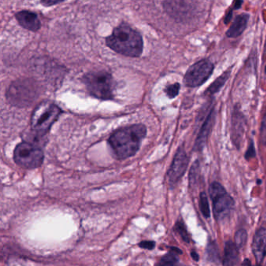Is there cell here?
Listing matches in <instances>:
<instances>
[{
	"instance_id": "21",
	"label": "cell",
	"mask_w": 266,
	"mask_h": 266,
	"mask_svg": "<svg viewBox=\"0 0 266 266\" xmlns=\"http://www.w3.org/2000/svg\"><path fill=\"white\" fill-rule=\"evenodd\" d=\"M247 233L244 229H240L235 233L234 243L238 249L243 248L247 243Z\"/></svg>"
},
{
	"instance_id": "29",
	"label": "cell",
	"mask_w": 266,
	"mask_h": 266,
	"mask_svg": "<svg viewBox=\"0 0 266 266\" xmlns=\"http://www.w3.org/2000/svg\"><path fill=\"white\" fill-rule=\"evenodd\" d=\"M190 256H191V257H192L194 261H199V255H198L197 252L194 251V250H192V251L190 252Z\"/></svg>"
},
{
	"instance_id": "26",
	"label": "cell",
	"mask_w": 266,
	"mask_h": 266,
	"mask_svg": "<svg viewBox=\"0 0 266 266\" xmlns=\"http://www.w3.org/2000/svg\"><path fill=\"white\" fill-rule=\"evenodd\" d=\"M256 156L255 148H254V141H250V145L248 146V149L245 153V159L247 160L253 159Z\"/></svg>"
},
{
	"instance_id": "18",
	"label": "cell",
	"mask_w": 266,
	"mask_h": 266,
	"mask_svg": "<svg viewBox=\"0 0 266 266\" xmlns=\"http://www.w3.org/2000/svg\"><path fill=\"white\" fill-rule=\"evenodd\" d=\"M205 255L208 261L213 263L219 262L220 255H219V248L215 241L209 242L208 243L205 250Z\"/></svg>"
},
{
	"instance_id": "22",
	"label": "cell",
	"mask_w": 266,
	"mask_h": 266,
	"mask_svg": "<svg viewBox=\"0 0 266 266\" xmlns=\"http://www.w3.org/2000/svg\"><path fill=\"white\" fill-rule=\"evenodd\" d=\"M175 229L179 233V235L181 236L183 241L186 242V243H189L190 242V236H189L188 232H187L185 224H184L183 221L179 220L176 222Z\"/></svg>"
},
{
	"instance_id": "23",
	"label": "cell",
	"mask_w": 266,
	"mask_h": 266,
	"mask_svg": "<svg viewBox=\"0 0 266 266\" xmlns=\"http://www.w3.org/2000/svg\"><path fill=\"white\" fill-rule=\"evenodd\" d=\"M176 253L172 251L171 253L166 254L164 257L161 259L159 264L162 265H174L178 263L179 260L176 256Z\"/></svg>"
},
{
	"instance_id": "16",
	"label": "cell",
	"mask_w": 266,
	"mask_h": 266,
	"mask_svg": "<svg viewBox=\"0 0 266 266\" xmlns=\"http://www.w3.org/2000/svg\"><path fill=\"white\" fill-rule=\"evenodd\" d=\"M249 16L247 14L239 15L235 18L233 25H231L229 30L226 32L228 38H237L243 33L247 28Z\"/></svg>"
},
{
	"instance_id": "31",
	"label": "cell",
	"mask_w": 266,
	"mask_h": 266,
	"mask_svg": "<svg viewBox=\"0 0 266 266\" xmlns=\"http://www.w3.org/2000/svg\"><path fill=\"white\" fill-rule=\"evenodd\" d=\"M231 18H232V11H229L226 15V18H225V23H229L230 22Z\"/></svg>"
},
{
	"instance_id": "30",
	"label": "cell",
	"mask_w": 266,
	"mask_h": 266,
	"mask_svg": "<svg viewBox=\"0 0 266 266\" xmlns=\"http://www.w3.org/2000/svg\"><path fill=\"white\" fill-rule=\"evenodd\" d=\"M243 1L242 0H235L234 2V10H238L241 7Z\"/></svg>"
},
{
	"instance_id": "34",
	"label": "cell",
	"mask_w": 266,
	"mask_h": 266,
	"mask_svg": "<svg viewBox=\"0 0 266 266\" xmlns=\"http://www.w3.org/2000/svg\"><path fill=\"white\" fill-rule=\"evenodd\" d=\"M264 53H265V57H266V42H265V49H264ZM265 73H266V66H265Z\"/></svg>"
},
{
	"instance_id": "2",
	"label": "cell",
	"mask_w": 266,
	"mask_h": 266,
	"mask_svg": "<svg viewBox=\"0 0 266 266\" xmlns=\"http://www.w3.org/2000/svg\"><path fill=\"white\" fill-rule=\"evenodd\" d=\"M106 44L115 52L127 57H139L143 51L141 35L126 25L115 29L111 36L106 39Z\"/></svg>"
},
{
	"instance_id": "17",
	"label": "cell",
	"mask_w": 266,
	"mask_h": 266,
	"mask_svg": "<svg viewBox=\"0 0 266 266\" xmlns=\"http://www.w3.org/2000/svg\"><path fill=\"white\" fill-rule=\"evenodd\" d=\"M229 74H230V71H226V72L223 73L222 75H220L219 78L214 81L213 83L208 87V89L205 92V94L211 95L219 92L222 87L226 83V81L229 78Z\"/></svg>"
},
{
	"instance_id": "20",
	"label": "cell",
	"mask_w": 266,
	"mask_h": 266,
	"mask_svg": "<svg viewBox=\"0 0 266 266\" xmlns=\"http://www.w3.org/2000/svg\"><path fill=\"white\" fill-rule=\"evenodd\" d=\"M199 207L203 216L206 219L209 218L211 211H210L209 202H208V196H207L206 193L201 192L200 194Z\"/></svg>"
},
{
	"instance_id": "3",
	"label": "cell",
	"mask_w": 266,
	"mask_h": 266,
	"mask_svg": "<svg viewBox=\"0 0 266 266\" xmlns=\"http://www.w3.org/2000/svg\"><path fill=\"white\" fill-rule=\"evenodd\" d=\"M83 81L88 92L97 99L109 100L113 98L115 83L111 74L97 71L85 74Z\"/></svg>"
},
{
	"instance_id": "24",
	"label": "cell",
	"mask_w": 266,
	"mask_h": 266,
	"mask_svg": "<svg viewBox=\"0 0 266 266\" xmlns=\"http://www.w3.org/2000/svg\"><path fill=\"white\" fill-rule=\"evenodd\" d=\"M180 84L176 83L173 85H169L166 87V95L169 99H174L178 95L179 92H180Z\"/></svg>"
},
{
	"instance_id": "1",
	"label": "cell",
	"mask_w": 266,
	"mask_h": 266,
	"mask_svg": "<svg viewBox=\"0 0 266 266\" xmlns=\"http://www.w3.org/2000/svg\"><path fill=\"white\" fill-rule=\"evenodd\" d=\"M146 133V127L143 124L129 126L113 132L109 144L118 159H127L137 153Z\"/></svg>"
},
{
	"instance_id": "11",
	"label": "cell",
	"mask_w": 266,
	"mask_h": 266,
	"mask_svg": "<svg viewBox=\"0 0 266 266\" xmlns=\"http://www.w3.org/2000/svg\"><path fill=\"white\" fill-rule=\"evenodd\" d=\"M246 124L247 120L244 115L240 110H238L237 108L235 107L231 120V139L233 141V145H235L237 149H240L241 145Z\"/></svg>"
},
{
	"instance_id": "27",
	"label": "cell",
	"mask_w": 266,
	"mask_h": 266,
	"mask_svg": "<svg viewBox=\"0 0 266 266\" xmlns=\"http://www.w3.org/2000/svg\"><path fill=\"white\" fill-rule=\"evenodd\" d=\"M139 246L141 248L152 250L155 247V243L154 241H142L139 243Z\"/></svg>"
},
{
	"instance_id": "8",
	"label": "cell",
	"mask_w": 266,
	"mask_h": 266,
	"mask_svg": "<svg viewBox=\"0 0 266 266\" xmlns=\"http://www.w3.org/2000/svg\"><path fill=\"white\" fill-rule=\"evenodd\" d=\"M213 64L208 60H202L196 63L187 70L183 82L190 88L201 86L213 72Z\"/></svg>"
},
{
	"instance_id": "32",
	"label": "cell",
	"mask_w": 266,
	"mask_h": 266,
	"mask_svg": "<svg viewBox=\"0 0 266 266\" xmlns=\"http://www.w3.org/2000/svg\"><path fill=\"white\" fill-rule=\"evenodd\" d=\"M172 251L174 252V253H176V254H182V250H180V249L177 248V247H171Z\"/></svg>"
},
{
	"instance_id": "25",
	"label": "cell",
	"mask_w": 266,
	"mask_h": 266,
	"mask_svg": "<svg viewBox=\"0 0 266 266\" xmlns=\"http://www.w3.org/2000/svg\"><path fill=\"white\" fill-rule=\"evenodd\" d=\"M260 141L263 145H266V114L263 117L260 131Z\"/></svg>"
},
{
	"instance_id": "5",
	"label": "cell",
	"mask_w": 266,
	"mask_h": 266,
	"mask_svg": "<svg viewBox=\"0 0 266 266\" xmlns=\"http://www.w3.org/2000/svg\"><path fill=\"white\" fill-rule=\"evenodd\" d=\"M38 87L31 80H18L10 87L8 99L11 104L18 107H25L32 104L38 97Z\"/></svg>"
},
{
	"instance_id": "12",
	"label": "cell",
	"mask_w": 266,
	"mask_h": 266,
	"mask_svg": "<svg viewBox=\"0 0 266 266\" xmlns=\"http://www.w3.org/2000/svg\"><path fill=\"white\" fill-rule=\"evenodd\" d=\"M215 119V110L212 108L210 110L208 117L203 123L199 133L197 134L194 145V150L195 152H201L204 149V146L206 145L208 137H209V134H211V130L213 128L214 124H215L214 123Z\"/></svg>"
},
{
	"instance_id": "6",
	"label": "cell",
	"mask_w": 266,
	"mask_h": 266,
	"mask_svg": "<svg viewBox=\"0 0 266 266\" xmlns=\"http://www.w3.org/2000/svg\"><path fill=\"white\" fill-rule=\"evenodd\" d=\"M209 196L212 201L214 215L217 221L227 218L234 206V201L226 189L219 182H213L209 186Z\"/></svg>"
},
{
	"instance_id": "15",
	"label": "cell",
	"mask_w": 266,
	"mask_h": 266,
	"mask_svg": "<svg viewBox=\"0 0 266 266\" xmlns=\"http://www.w3.org/2000/svg\"><path fill=\"white\" fill-rule=\"evenodd\" d=\"M239 249L235 243L229 240L225 243L224 247V256L222 264L223 265H236L239 263Z\"/></svg>"
},
{
	"instance_id": "9",
	"label": "cell",
	"mask_w": 266,
	"mask_h": 266,
	"mask_svg": "<svg viewBox=\"0 0 266 266\" xmlns=\"http://www.w3.org/2000/svg\"><path fill=\"white\" fill-rule=\"evenodd\" d=\"M164 8L172 18L184 22L196 15L197 0H165Z\"/></svg>"
},
{
	"instance_id": "10",
	"label": "cell",
	"mask_w": 266,
	"mask_h": 266,
	"mask_svg": "<svg viewBox=\"0 0 266 266\" xmlns=\"http://www.w3.org/2000/svg\"><path fill=\"white\" fill-rule=\"evenodd\" d=\"M189 163V157L183 146L177 150L171 166L168 170V180L170 185H175L185 173Z\"/></svg>"
},
{
	"instance_id": "33",
	"label": "cell",
	"mask_w": 266,
	"mask_h": 266,
	"mask_svg": "<svg viewBox=\"0 0 266 266\" xmlns=\"http://www.w3.org/2000/svg\"><path fill=\"white\" fill-rule=\"evenodd\" d=\"M242 264H243V265H246V264H247V265H250L251 262H250L249 259H245L244 261L242 262Z\"/></svg>"
},
{
	"instance_id": "19",
	"label": "cell",
	"mask_w": 266,
	"mask_h": 266,
	"mask_svg": "<svg viewBox=\"0 0 266 266\" xmlns=\"http://www.w3.org/2000/svg\"><path fill=\"white\" fill-rule=\"evenodd\" d=\"M200 175H201V167L198 161L196 160L194 164L191 166L190 170V175H189V180H190V186L194 187L197 184V182L199 180Z\"/></svg>"
},
{
	"instance_id": "28",
	"label": "cell",
	"mask_w": 266,
	"mask_h": 266,
	"mask_svg": "<svg viewBox=\"0 0 266 266\" xmlns=\"http://www.w3.org/2000/svg\"><path fill=\"white\" fill-rule=\"evenodd\" d=\"M63 1L64 0H42V4L46 7H50V6L55 5Z\"/></svg>"
},
{
	"instance_id": "4",
	"label": "cell",
	"mask_w": 266,
	"mask_h": 266,
	"mask_svg": "<svg viewBox=\"0 0 266 266\" xmlns=\"http://www.w3.org/2000/svg\"><path fill=\"white\" fill-rule=\"evenodd\" d=\"M61 113L62 110L53 102L50 101L42 102L32 116L31 125L33 131L39 135H45L58 120Z\"/></svg>"
},
{
	"instance_id": "14",
	"label": "cell",
	"mask_w": 266,
	"mask_h": 266,
	"mask_svg": "<svg viewBox=\"0 0 266 266\" xmlns=\"http://www.w3.org/2000/svg\"><path fill=\"white\" fill-rule=\"evenodd\" d=\"M16 18L18 23L28 30L37 32L40 29V21L34 13L28 11H21L17 14Z\"/></svg>"
},
{
	"instance_id": "13",
	"label": "cell",
	"mask_w": 266,
	"mask_h": 266,
	"mask_svg": "<svg viewBox=\"0 0 266 266\" xmlns=\"http://www.w3.org/2000/svg\"><path fill=\"white\" fill-rule=\"evenodd\" d=\"M252 251L256 259L257 264L262 262L266 255V229L260 228L256 231L253 242H252Z\"/></svg>"
},
{
	"instance_id": "7",
	"label": "cell",
	"mask_w": 266,
	"mask_h": 266,
	"mask_svg": "<svg viewBox=\"0 0 266 266\" xmlns=\"http://www.w3.org/2000/svg\"><path fill=\"white\" fill-rule=\"evenodd\" d=\"M17 164L26 169H35L43 164L44 154L39 147L29 142H22L15 150Z\"/></svg>"
}]
</instances>
